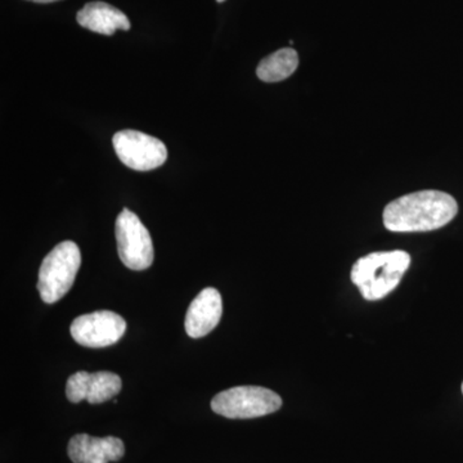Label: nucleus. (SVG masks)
I'll return each instance as SVG.
<instances>
[{"label":"nucleus","mask_w":463,"mask_h":463,"mask_svg":"<svg viewBox=\"0 0 463 463\" xmlns=\"http://www.w3.org/2000/svg\"><path fill=\"white\" fill-rule=\"evenodd\" d=\"M457 201L440 191H420L392 201L383 210L386 230L399 233L439 230L455 219Z\"/></svg>","instance_id":"1"},{"label":"nucleus","mask_w":463,"mask_h":463,"mask_svg":"<svg viewBox=\"0 0 463 463\" xmlns=\"http://www.w3.org/2000/svg\"><path fill=\"white\" fill-rule=\"evenodd\" d=\"M410 265L411 255L403 250L373 252L356 260L350 279L365 300H381L398 288Z\"/></svg>","instance_id":"2"},{"label":"nucleus","mask_w":463,"mask_h":463,"mask_svg":"<svg viewBox=\"0 0 463 463\" xmlns=\"http://www.w3.org/2000/svg\"><path fill=\"white\" fill-rule=\"evenodd\" d=\"M81 264L80 249L72 241L58 243L44 258L39 270L38 289L42 300L57 303L74 285Z\"/></svg>","instance_id":"3"},{"label":"nucleus","mask_w":463,"mask_h":463,"mask_svg":"<svg viewBox=\"0 0 463 463\" xmlns=\"http://www.w3.org/2000/svg\"><path fill=\"white\" fill-rule=\"evenodd\" d=\"M282 399L272 390L260 386H239L216 394L212 410L232 420L257 419L277 412Z\"/></svg>","instance_id":"4"},{"label":"nucleus","mask_w":463,"mask_h":463,"mask_svg":"<svg viewBox=\"0 0 463 463\" xmlns=\"http://www.w3.org/2000/svg\"><path fill=\"white\" fill-rule=\"evenodd\" d=\"M116 241L118 257L129 269H148L154 263L151 234L129 209H123L116 219Z\"/></svg>","instance_id":"5"},{"label":"nucleus","mask_w":463,"mask_h":463,"mask_svg":"<svg viewBox=\"0 0 463 463\" xmlns=\"http://www.w3.org/2000/svg\"><path fill=\"white\" fill-rule=\"evenodd\" d=\"M121 163L137 172H149L165 164L166 146L160 139L137 130H121L112 138Z\"/></svg>","instance_id":"6"},{"label":"nucleus","mask_w":463,"mask_h":463,"mask_svg":"<svg viewBox=\"0 0 463 463\" xmlns=\"http://www.w3.org/2000/svg\"><path fill=\"white\" fill-rule=\"evenodd\" d=\"M125 331L127 322L123 317L109 310L78 317L70 327L72 339L91 349L114 345L124 336Z\"/></svg>","instance_id":"7"},{"label":"nucleus","mask_w":463,"mask_h":463,"mask_svg":"<svg viewBox=\"0 0 463 463\" xmlns=\"http://www.w3.org/2000/svg\"><path fill=\"white\" fill-rule=\"evenodd\" d=\"M223 315V301L218 289H203L192 301L185 316L184 327L188 336L200 339L214 330Z\"/></svg>","instance_id":"8"},{"label":"nucleus","mask_w":463,"mask_h":463,"mask_svg":"<svg viewBox=\"0 0 463 463\" xmlns=\"http://www.w3.org/2000/svg\"><path fill=\"white\" fill-rule=\"evenodd\" d=\"M67 453L74 463H109L123 458L125 447L118 438L78 434L70 440Z\"/></svg>","instance_id":"9"},{"label":"nucleus","mask_w":463,"mask_h":463,"mask_svg":"<svg viewBox=\"0 0 463 463\" xmlns=\"http://www.w3.org/2000/svg\"><path fill=\"white\" fill-rule=\"evenodd\" d=\"M79 25L102 35H114L118 30H130V21L124 12L105 2H90L76 14Z\"/></svg>","instance_id":"10"},{"label":"nucleus","mask_w":463,"mask_h":463,"mask_svg":"<svg viewBox=\"0 0 463 463\" xmlns=\"http://www.w3.org/2000/svg\"><path fill=\"white\" fill-rule=\"evenodd\" d=\"M298 66V52L292 48H282L260 61L257 75L265 83H279L294 74Z\"/></svg>","instance_id":"11"},{"label":"nucleus","mask_w":463,"mask_h":463,"mask_svg":"<svg viewBox=\"0 0 463 463\" xmlns=\"http://www.w3.org/2000/svg\"><path fill=\"white\" fill-rule=\"evenodd\" d=\"M121 390V379L116 373L100 371L85 373L84 401L90 404H100L116 397Z\"/></svg>","instance_id":"12"},{"label":"nucleus","mask_w":463,"mask_h":463,"mask_svg":"<svg viewBox=\"0 0 463 463\" xmlns=\"http://www.w3.org/2000/svg\"><path fill=\"white\" fill-rule=\"evenodd\" d=\"M29 2L42 3V5H45V3L60 2V0H29Z\"/></svg>","instance_id":"13"},{"label":"nucleus","mask_w":463,"mask_h":463,"mask_svg":"<svg viewBox=\"0 0 463 463\" xmlns=\"http://www.w3.org/2000/svg\"><path fill=\"white\" fill-rule=\"evenodd\" d=\"M216 2H218V3H223V2H225V0H216Z\"/></svg>","instance_id":"14"},{"label":"nucleus","mask_w":463,"mask_h":463,"mask_svg":"<svg viewBox=\"0 0 463 463\" xmlns=\"http://www.w3.org/2000/svg\"><path fill=\"white\" fill-rule=\"evenodd\" d=\"M462 394H463V383H462Z\"/></svg>","instance_id":"15"}]
</instances>
